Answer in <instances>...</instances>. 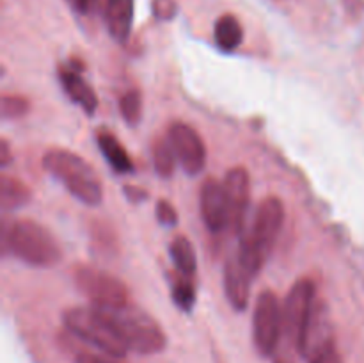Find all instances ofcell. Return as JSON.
<instances>
[{
    "label": "cell",
    "instance_id": "cell-1",
    "mask_svg": "<svg viewBox=\"0 0 364 363\" xmlns=\"http://www.w3.org/2000/svg\"><path fill=\"white\" fill-rule=\"evenodd\" d=\"M116 330L128 351L139 354H156L167 345V337L160 324L146 310L127 301L112 306H95Z\"/></svg>",
    "mask_w": 364,
    "mask_h": 363
},
{
    "label": "cell",
    "instance_id": "cell-2",
    "mask_svg": "<svg viewBox=\"0 0 364 363\" xmlns=\"http://www.w3.org/2000/svg\"><path fill=\"white\" fill-rule=\"evenodd\" d=\"M43 167L85 205L96 206L103 199V184L95 167L70 149L53 148L43 157Z\"/></svg>",
    "mask_w": 364,
    "mask_h": 363
},
{
    "label": "cell",
    "instance_id": "cell-3",
    "mask_svg": "<svg viewBox=\"0 0 364 363\" xmlns=\"http://www.w3.org/2000/svg\"><path fill=\"white\" fill-rule=\"evenodd\" d=\"M6 248L21 262L34 267H52L63 258V251L52 231L32 219H18L4 235Z\"/></svg>",
    "mask_w": 364,
    "mask_h": 363
},
{
    "label": "cell",
    "instance_id": "cell-4",
    "mask_svg": "<svg viewBox=\"0 0 364 363\" xmlns=\"http://www.w3.org/2000/svg\"><path fill=\"white\" fill-rule=\"evenodd\" d=\"M63 322L66 330L91 347L98 349L105 356L114 359H121L127 356L128 347L121 340L109 320L95 308H70L63 313Z\"/></svg>",
    "mask_w": 364,
    "mask_h": 363
},
{
    "label": "cell",
    "instance_id": "cell-5",
    "mask_svg": "<svg viewBox=\"0 0 364 363\" xmlns=\"http://www.w3.org/2000/svg\"><path fill=\"white\" fill-rule=\"evenodd\" d=\"M284 221V205L276 196H269L258 205L256 212L252 214L251 223H245L240 237L251 241V244L258 249L262 258L269 260L277 238H279L281 228Z\"/></svg>",
    "mask_w": 364,
    "mask_h": 363
},
{
    "label": "cell",
    "instance_id": "cell-6",
    "mask_svg": "<svg viewBox=\"0 0 364 363\" xmlns=\"http://www.w3.org/2000/svg\"><path fill=\"white\" fill-rule=\"evenodd\" d=\"M283 337V305L272 290H263L252 315V340L265 358L274 356Z\"/></svg>",
    "mask_w": 364,
    "mask_h": 363
},
{
    "label": "cell",
    "instance_id": "cell-7",
    "mask_svg": "<svg viewBox=\"0 0 364 363\" xmlns=\"http://www.w3.org/2000/svg\"><path fill=\"white\" fill-rule=\"evenodd\" d=\"M316 288L309 278L295 281L283 302V335L291 347L297 349L302 331L316 301Z\"/></svg>",
    "mask_w": 364,
    "mask_h": 363
},
{
    "label": "cell",
    "instance_id": "cell-8",
    "mask_svg": "<svg viewBox=\"0 0 364 363\" xmlns=\"http://www.w3.org/2000/svg\"><path fill=\"white\" fill-rule=\"evenodd\" d=\"M333 349H336V342H334V326L329 306L326 301L316 299L311 315L302 331L297 351L306 362L315 363Z\"/></svg>",
    "mask_w": 364,
    "mask_h": 363
},
{
    "label": "cell",
    "instance_id": "cell-9",
    "mask_svg": "<svg viewBox=\"0 0 364 363\" xmlns=\"http://www.w3.org/2000/svg\"><path fill=\"white\" fill-rule=\"evenodd\" d=\"M75 283L91 299L92 306H112L128 301V288L123 281L96 267H78L75 270Z\"/></svg>",
    "mask_w": 364,
    "mask_h": 363
},
{
    "label": "cell",
    "instance_id": "cell-10",
    "mask_svg": "<svg viewBox=\"0 0 364 363\" xmlns=\"http://www.w3.org/2000/svg\"><path fill=\"white\" fill-rule=\"evenodd\" d=\"M167 139L171 141L178 162L191 177L199 174L206 164V148L201 135L188 123L174 121L167 130Z\"/></svg>",
    "mask_w": 364,
    "mask_h": 363
},
{
    "label": "cell",
    "instance_id": "cell-11",
    "mask_svg": "<svg viewBox=\"0 0 364 363\" xmlns=\"http://www.w3.org/2000/svg\"><path fill=\"white\" fill-rule=\"evenodd\" d=\"M228 205H230V228L240 235L247 223L249 201H251V178L245 167L237 166L230 169L224 178Z\"/></svg>",
    "mask_w": 364,
    "mask_h": 363
},
{
    "label": "cell",
    "instance_id": "cell-12",
    "mask_svg": "<svg viewBox=\"0 0 364 363\" xmlns=\"http://www.w3.org/2000/svg\"><path fill=\"white\" fill-rule=\"evenodd\" d=\"M199 205H201L203 221L212 233H220L230 228V205H228L224 182L206 178L201 185Z\"/></svg>",
    "mask_w": 364,
    "mask_h": 363
},
{
    "label": "cell",
    "instance_id": "cell-13",
    "mask_svg": "<svg viewBox=\"0 0 364 363\" xmlns=\"http://www.w3.org/2000/svg\"><path fill=\"white\" fill-rule=\"evenodd\" d=\"M252 278L255 276L242 263L238 253H235L233 256L226 260V267H224V290H226V298L230 299L231 306L237 312H244L247 308Z\"/></svg>",
    "mask_w": 364,
    "mask_h": 363
},
{
    "label": "cell",
    "instance_id": "cell-14",
    "mask_svg": "<svg viewBox=\"0 0 364 363\" xmlns=\"http://www.w3.org/2000/svg\"><path fill=\"white\" fill-rule=\"evenodd\" d=\"M135 0H107L105 20L109 34L114 41L127 43L134 23Z\"/></svg>",
    "mask_w": 364,
    "mask_h": 363
},
{
    "label": "cell",
    "instance_id": "cell-15",
    "mask_svg": "<svg viewBox=\"0 0 364 363\" xmlns=\"http://www.w3.org/2000/svg\"><path fill=\"white\" fill-rule=\"evenodd\" d=\"M59 77L70 100L80 105L84 112H95L96 107H98V98H96L95 89L80 77V71H77L75 68H60Z\"/></svg>",
    "mask_w": 364,
    "mask_h": 363
},
{
    "label": "cell",
    "instance_id": "cell-16",
    "mask_svg": "<svg viewBox=\"0 0 364 363\" xmlns=\"http://www.w3.org/2000/svg\"><path fill=\"white\" fill-rule=\"evenodd\" d=\"M96 141H98V146H100V149L103 152L105 160L110 164V167H112L116 173L128 174L134 171V162H132L130 155L127 153L124 146L117 141L116 135H112V134H109V132L103 130V132H100L98 137H96Z\"/></svg>",
    "mask_w": 364,
    "mask_h": 363
},
{
    "label": "cell",
    "instance_id": "cell-17",
    "mask_svg": "<svg viewBox=\"0 0 364 363\" xmlns=\"http://www.w3.org/2000/svg\"><path fill=\"white\" fill-rule=\"evenodd\" d=\"M213 36H215V43L220 50L233 52L244 41V28H242V23L235 14H223L215 21Z\"/></svg>",
    "mask_w": 364,
    "mask_h": 363
},
{
    "label": "cell",
    "instance_id": "cell-18",
    "mask_svg": "<svg viewBox=\"0 0 364 363\" xmlns=\"http://www.w3.org/2000/svg\"><path fill=\"white\" fill-rule=\"evenodd\" d=\"M171 258H173L174 267L183 276L192 278L198 270V256L192 242L183 235H178L171 244Z\"/></svg>",
    "mask_w": 364,
    "mask_h": 363
},
{
    "label": "cell",
    "instance_id": "cell-19",
    "mask_svg": "<svg viewBox=\"0 0 364 363\" xmlns=\"http://www.w3.org/2000/svg\"><path fill=\"white\" fill-rule=\"evenodd\" d=\"M31 199V189L21 180L4 174L0 180V205L4 210H16L27 205Z\"/></svg>",
    "mask_w": 364,
    "mask_h": 363
},
{
    "label": "cell",
    "instance_id": "cell-20",
    "mask_svg": "<svg viewBox=\"0 0 364 363\" xmlns=\"http://www.w3.org/2000/svg\"><path fill=\"white\" fill-rule=\"evenodd\" d=\"M151 157L155 164L156 173L162 178L173 177L174 166H176V153H174L171 141L167 137H159L151 144Z\"/></svg>",
    "mask_w": 364,
    "mask_h": 363
},
{
    "label": "cell",
    "instance_id": "cell-21",
    "mask_svg": "<svg viewBox=\"0 0 364 363\" xmlns=\"http://www.w3.org/2000/svg\"><path fill=\"white\" fill-rule=\"evenodd\" d=\"M171 298L178 308L183 310V312H191L196 305V299H198L196 298V287L191 278L178 273L173 278V285H171Z\"/></svg>",
    "mask_w": 364,
    "mask_h": 363
},
{
    "label": "cell",
    "instance_id": "cell-22",
    "mask_svg": "<svg viewBox=\"0 0 364 363\" xmlns=\"http://www.w3.org/2000/svg\"><path fill=\"white\" fill-rule=\"evenodd\" d=\"M119 110L123 120L128 125L135 127V125L141 121L142 116V96L137 89H130V91L124 93L119 100Z\"/></svg>",
    "mask_w": 364,
    "mask_h": 363
},
{
    "label": "cell",
    "instance_id": "cell-23",
    "mask_svg": "<svg viewBox=\"0 0 364 363\" xmlns=\"http://www.w3.org/2000/svg\"><path fill=\"white\" fill-rule=\"evenodd\" d=\"M28 112V100L20 95L2 96V117L4 120H18Z\"/></svg>",
    "mask_w": 364,
    "mask_h": 363
},
{
    "label": "cell",
    "instance_id": "cell-24",
    "mask_svg": "<svg viewBox=\"0 0 364 363\" xmlns=\"http://www.w3.org/2000/svg\"><path fill=\"white\" fill-rule=\"evenodd\" d=\"M151 9H153V14H155L159 20L169 21L176 16L178 4L176 0H153Z\"/></svg>",
    "mask_w": 364,
    "mask_h": 363
},
{
    "label": "cell",
    "instance_id": "cell-25",
    "mask_svg": "<svg viewBox=\"0 0 364 363\" xmlns=\"http://www.w3.org/2000/svg\"><path fill=\"white\" fill-rule=\"evenodd\" d=\"M156 219L164 224V226H174L178 223V212L169 201L160 199L156 203Z\"/></svg>",
    "mask_w": 364,
    "mask_h": 363
},
{
    "label": "cell",
    "instance_id": "cell-26",
    "mask_svg": "<svg viewBox=\"0 0 364 363\" xmlns=\"http://www.w3.org/2000/svg\"><path fill=\"white\" fill-rule=\"evenodd\" d=\"M75 363H116L114 358H105V356H98V354H92V352H80L77 354L75 358Z\"/></svg>",
    "mask_w": 364,
    "mask_h": 363
},
{
    "label": "cell",
    "instance_id": "cell-27",
    "mask_svg": "<svg viewBox=\"0 0 364 363\" xmlns=\"http://www.w3.org/2000/svg\"><path fill=\"white\" fill-rule=\"evenodd\" d=\"M124 194H127V198L134 203H141L148 198V192L142 191L141 187H134V185H127V187H124Z\"/></svg>",
    "mask_w": 364,
    "mask_h": 363
},
{
    "label": "cell",
    "instance_id": "cell-28",
    "mask_svg": "<svg viewBox=\"0 0 364 363\" xmlns=\"http://www.w3.org/2000/svg\"><path fill=\"white\" fill-rule=\"evenodd\" d=\"M0 146H2V153H0V166L7 167V166H9V164H11V160H13V157H11L9 142H7L6 139H2V142H0Z\"/></svg>",
    "mask_w": 364,
    "mask_h": 363
},
{
    "label": "cell",
    "instance_id": "cell-29",
    "mask_svg": "<svg viewBox=\"0 0 364 363\" xmlns=\"http://www.w3.org/2000/svg\"><path fill=\"white\" fill-rule=\"evenodd\" d=\"M315 363H343V362H341L338 349H333V351H329L327 354H323L320 359H316Z\"/></svg>",
    "mask_w": 364,
    "mask_h": 363
},
{
    "label": "cell",
    "instance_id": "cell-30",
    "mask_svg": "<svg viewBox=\"0 0 364 363\" xmlns=\"http://www.w3.org/2000/svg\"><path fill=\"white\" fill-rule=\"evenodd\" d=\"M272 358H274L272 363H295L294 356H291L290 352H288V351H279V349H277V351L274 352Z\"/></svg>",
    "mask_w": 364,
    "mask_h": 363
},
{
    "label": "cell",
    "instance_id": "cell-31",
    "mask_svg": "<svg viewBox=\"0 0 364 363\" xmlns=\"http://www.w3.org/2000/svg\"><path fill=\"white\" fill-rule=\"evenodd\" d=\"M68 4H70L71 7H73L77 13H87L89 11V4H91V0H66Z\"/></svg>",
    "mask_w": 364,
    "mask_h": 363
}]
</instances>
